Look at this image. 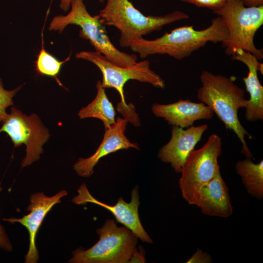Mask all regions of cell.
<instances>
[{
  "mask_svg": "<svg viewBox=\"0 0 263 263\" xmlns=\"http://www.w3.org/2000/svg\"><path fill=\"white\" fill-rule=\"evenodd\" d=\"M234 80L235 77L229 78L204 71L200 75L202 86L197 91V98L211 109L226 128L235 132L242 143L241 152L251 158L253 155L245 139L246 136H251L238 115V110L246 106L247 100L244 90L235 84Z\"/></svg>",
  "mask_w": 263,
  "mask_h": 263,
  "instance_id": "cell-1",
  "label": "cell"
},
{
  "mask_svg": "<svg viewBox=\"0 0 263 263\" xmlns=\"http://www.w3.org/2000/svg\"><path fill=\"white\" fill-rule=\"evenodd\" d=\"M228 37V31L221 18L217 16L207 28L195 30L193 26L175 28L153 40L143 38L134 40L130 48L141 58L155 54L168 55L181 60L204 46L207 42H222Z\"/></svg>",
  "mask_w": 263,
  "mask_h": 263,
  "instance_id": "cell-2",
  "label": "cell"
},
{
  "mask_svg": "<svg viewBox=\"0 0 263 263\" xmlns=\"http://www.w3.org/2000/svg\"><path fill=\"white\" fill-rule=\"evenodd\" d=\"M98 16L105 25L114 26L120 31L119 42L122 47H130L135 39L167 24L189 18L179 10L162 16H145L129 0H107Z\"/></svg>",
  "mask_w": 263,
  "mask_h": 263,
  "instance_id": "cell-3",
  "label": "cell"
},
{
  "mask_svg": "<svg viewBox=\"0 0 263 263\" xmlns=\"http://www.w3.org/2000/svg\"><path fill=\"white\" fill-rule=\"evenodd\" d=\"M70 11L65 16L55 17L52 20L49 29L61 33L69 24L79 26L81 30L79 36L89 41L98 52L112 62L123 67H129L137 62V56L121 52L111 42L98 15L92 16L88 12L83 0H72Z\"/></svg>",
  "mask_w": 263,
  "mask_h": 263,
  "instance_id": "cell-4",
  "label": "cell"
},
{
  "mask_svg": "<svg viewBox=\"0 0 263 263\" xmlns=\"http://www.w3.org/2000/svg\"><path fill=\"white\" fill-rule=\"evenodd\" d=\"M213 12L221 18L228 31V37L221 42L226 55L232 56L242 49L258 60L263 59V49L255 46L254 38L263 24V6L246 7L241 0H228L223 7Z\"/></svg>",
  "mask_w": 263,
  "mask_h": 263,
  "instance_id": "cell-5",
  "label": "cell"
},
{
  "mask_svg": "<svg viewBox=\"0 0 263 263\" xmlns=\"http://www.w3.org/2000/svg\"><path fill=\"white\" fill-rule=\"evenodd\" d=\"M98 241L87 250L73 251L71 263H126L137 244V237L126 226L118 227L108 219L96 230Z\"/></svg>",
  "mask_w": 263,
  "mask_h": 263,
  "instance_id": "cell-6",
  "label": "cell"
},
{
  "mask_svg": "<svg viewBox=\"0 0 263 263\" xmlns=\"http://www.w3.org/2000/svg\"><path fill=\"white\" fill-rule=\"evenodd\" d=\"M77 58L83 59L95 65L102 74V86L105 88H113L119 93L121 101L118 104L119 111L126 115H131L132 109L126 103L124 87L130 80L149 83L155 87L164 89V80L150 68L147 60L137 62L129 67H123L114 64L101 53L95 51H81L75 55Z\"/></svg>",
  "mask_w": 263,
  "mask_h": 263,
  "instance_id": "cell-7",
  "label": "cell"
},
{
  "mask_svg": "<svg viewBox=\"0 0 263 263\" xmlns=\"http://www.w3.org/2000/svg\"><path fill=\"white\" fill-rule=\"evenodd\" d=\"M222 147L221 138L212 134L201 148L192 150L187 158L179 185L183 198L189 205L197 206L200 189L220 170L218 159Z\"/></svg>",
  "mask_w": 263,
  "mask_h": 263,
  "instance_id": "cell-8",
  "label": "cell"
},
{
  "mask_svg": "<svg viewBox=\"0 0 263 263\" xmlns=\"http://www.w3.org/2000/svg\"><path fill=\"white\" fill-rule=\"evenodd\" d=\"M2 124L0 132L8 134L14 147L23 144L26 145V155L21 163L22 168L40 158L43 151L42 146L48 140L50 134L37 114L28 116L19 110L12 108Z\"/></svg>",
  "mask_w": 263,
  "mask_h": 263,
  "instance_id": "cell-9",
  "label": "cell"
},
{
  "mask_svg": "<svg viewBox=\"0 0 263 263\" xmlns=\"http://www.w3.org/2000/svg\"><path fill=\"white\" fill-rule=\"evenodd\" d=\"M138 189L137 186L133 188L129 203L125 202L122 197H119L116 204L111 206L94 198L83 183L77 189L78 194L73 198L72 202L78 205L88 203H93L105 208L112 213L117 222L128 228L142 242L151 244L153 242L152 240L145 231L139 218Z\"/></svg>",
  "mask_w": 263,
  "mask_h": 263,
  "instance_id": "cell-10",
  "label": "cell"
},
{
  "mask_svg": "<svg viewBox=\"0 0 263 263\" xmlns=\"http://www.w3.org/2000/svg\"><path fill=\"white\" fill-rule=\"evenodd\" d=\"M66 190L58 191L52 196L46 195L43 192H38L31 195L30 204L27 207L29 211L22 218H3L4 221L9 223H19L27 229L29 235L28 251L25 256V263H37L39 254L36 244V238L38 229L43 219L51 208L61 202L63 197L67 195Z\"/></svg>",
  "mask_w": 263,
  "mask_h": 263,
  "instance_id": "cell-11",
  "label": "cell"
},
{
  "mask_svg": "<svg viewBox=\"0 0 263 263\" xmlns=\"http://www.w3.org/2000/svg\"><path fill=\"white\" fill-rule=\"evenodd\" d=\"M127 122L125 118L117 117L113 125L105 129L102 141L95 152L88 158L78 159L73 169L79 176H91L99 161L111 153L129 148L139 150L138 145L131 142L125 134Z\"/></svg>",
  "mask_w": 263,
  "mask_h": 263,
  "instance_id": "cell-12",
  "label": "cell"
},
{
  "mask_svg": "<svg viewBox=\"0 0 263 263\" xmlns=\"http://www.w3.org/2000/svg\"><path fill=\"white\" fill-rule=\"evenodd\" d=\"M169 141L160 150L158 157L163 162L169 163L176 173H181L189 153L207 130L206 124L184 128L172 125Z\"/></svg>",
  "mask_w": 263,
  "mask_h": 263,
  "instance_id": "cell-13",
  "label": "cell"
},
{
  "mask_svg": "<svg viewBox=\"0 0 263 263\" xmlns=\"http://www.w3.org/2000/svg\"><path fill=\"white\" fill-rule=\"evenodd\" d=\"M231 58L243 62L248 70L247 76L243 78L250 96L244 107L246 120L251 122L263 120V87L258 76V71L263 74V64L254 55L242 49L238 50L231 56Z\"/></svg>",
  "mask_w": 263,
  "mask_h": 263,
  "instance_id": "cell-14",
  "label": "cell"
},
{
  "mask_svg": "<svg viewBox=\"0 0 263 263\" xmlns=\"http://www.w3.org/2000/svg\"><path fill=\"white\" fill-rule=\"evenodd\" d=\"M151 111L155 116L163 118L169 124L188 128L199 120L211 119L213 112L202 102L182 100L170 104L154 103Z\"/></svg>",
  "mask_w": 263,
  "mask_h": 263,
  "instance_id": "cell-15",
  "label": "cell"
},
{
  "mask_svg": "<svg viewBox=\"0 0 263 263\" xmlns=\"http://www.w3.org/2000/svg\"><path fill=\"white\" fill-rule=\"evenodd\" d=\"M197 206L210 216L227 218L232 214L228 188L220 170L200 189Z\"/></svg>",
  "mask_w": 263,
  "mask_h": 263,
  "instance_id": "cell-16",
  "label": "cell"
},
{
  "mask_svg": "<svg viewBox=\"0 0 263 263\" xmlns=\"http://www.w3.org/2000/svg\"><path fill=\"white\" fill-rule=\"evenodd\" d=\"M97 93L94 99L86 107L79 111L80 119L95 118L101 120L105 129L110 128L115 122V111L102 86L101 81L98 80L96 84Z\"/></svg>",
  "mask_w": 263,
  "mask_h": 263,
  "instance_id": "cell-17",
  "label": "cell"
},
{
  "mask_svg": "<svg viewBox=\"0 0 263 263\" xmlns=\"http://www.w3.org/2000/svg\"><path fill=\"white\" fill-rule=\"evenodd\" d=\"M237 174L247 192L259 199L263 198V161L254 163L251 158L238 161L236 164Z\"/></svg>",
  "mask_w": 263,
  "mask_h": 263,
  "instance_id": "cell-18",
  "label": "cell"
},
{
  "mask_svg": "<svg viewBox=\"0 0 263 263\" xmlns=\"http://www.w3.org/2000/svg\"><path fill=\"white\" fill-rule=\"evenodd\" d=\"M70 56L64 61H60L49 54L42 46L36 61V69L39 74L56 78L62 64L69 60Z\"/></svg>",
  "mask_w": 263,
  "mask_h": 263,
  "instance_id": "cell-19",
  "label": "cell"
},
{
  "mask_svg": "<svg viewBox=\"0 0 263 263\" xmlns=\"http://www.w3.org/2000/svg\"><path fill=\"white\" fill-rule=\"evenodd\" d=\"M21 87V85L11 90L7 91L4 89L2 79L0 77V121L3 122L7 118L8 113L6 108L13 105V97Z\"/></svg>",
  "mask_w": 263,
  "mask_h": 263,
  "instance_id": "cell-20",
  "label": "cell"
},
{
  "mask_svg": "<svg viewBox=\"0 0 263 263\" xmlns=\"http://www.w3.org/2000/svg\"><path fill=\"white\" fill-rule=\"evenodd\" d=\"M193 4L200 7L207 8L213 11L218 10L224 6L228 0H179Z\"/></svg>",
  "mask_w": 263,
  "mask_h": 263,
  "instance_id": "cell-21",
  "label": "cell"
},
{
  "mask_svg": "<svg viewBox=\"0 0 263 263\" xmlns=\"http://www.w3.org/2000/svg\"><path fill=\"white\" fill-rule=\"evenodd\" d=\"M212 262L210 255L197 249L191 257L186 262L188 263H210Z\"/></svg>",
  "mask_w": 263,
  "mask_h": 263,
  "instance_id": "cell-22",
  "label": "cell"
},
{
  "mask_svg": "<svg viewBox=\"0 0 263 263\" xmlns=\"http://www.w3.org/2000/svg\"><path fill=\"white\" fill-rule=\"evenodd\" d=\"M2 190V187L0 184V193ZM0 249L5 251L10 252L13 249V247L2 225L0 224Z\"/></svg>",
  "mask_w": 263,
  "mask_h": 263,
  "instance_id": "cell-23",
  "label": "cell"
},
{
  "mask_svg": "<svg viewBox=\"0 0 263 263\" xmlns=\"http://www.w3.org/2000/svg\"><path fill=\"white\" fill-rule=\"evenodd\" d=\"M146 262L144 250L141 246H139L138 249L135 248L128 263H145Z\"/></svg>",
  "mask_w": 263,
  "mask_h": 263,
  "instance_id": "cell-24",
  "label": "cell"
},
{
  "mask_svg": "<svg viewBox=\"0 0 263 263\" xmlns=\"http://www.w3.org/2000/svg\"><path fill=\"white\" fill-rule=\"evenodd\" d=\"M246 7H259L263 6V0H241Z\"/></svg>",
  "mask_w": 263,
  "mask_h": 263,
  "instance_id": "cell-25",
  "label": "cell"
},
{
  "mask_svg": "<svg viewBox=\"0 0 263 263\" xmlns=\"http://www.w3.org/2000/svg\"><path fill=\"white\" fill-rule=\"evenodd\" d=\"M100 2H103L105 0H98ZM72 0H60V7L64 11H67L70 8Z\"/></svg>",
  "mask_w": 263,
  "mask_h": 263,
  "instance_id": "cell-26",
  "label": "cell"
}]
</instances>
